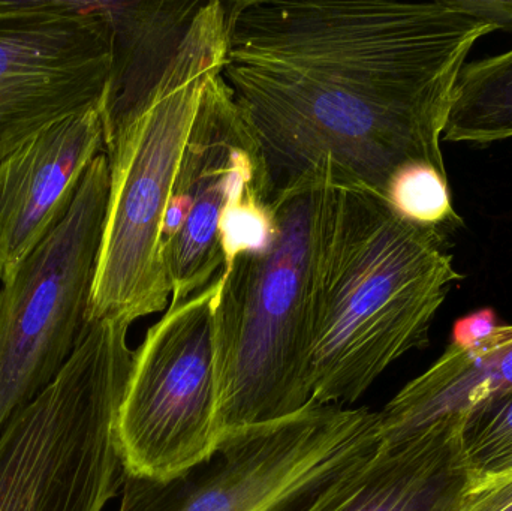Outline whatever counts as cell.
<instances>
[{"label": "cell", "instance_id": "obj_12", "mask_svg": "<svg viewBox=\"0 0 512 511\" xmlns=\"http://www.w3.org/2000/svg\"><path fill=\"white\" fill-rule=\"evenodd\" d=\"M463 416L448 417L372 455L325 486L303 511H457L472 477Z\"/></svg>", "mask_w": 512, "mask_h": 511}, {"label": "cell", "instance_id": "obj_17", "mask_svg": "<svg viewBox=\"0 0 512 511\" xmlns=\"http://www.w3.org/2000/svg\"><path fill=\"white\" fill-rule=\"evenodd\" d=\"M462 449L472 482L511 458L512 390L481 402L463 416Z\"/></svg>", "mask_w": 512, "mask_h": 511}, {"label": "cell", "instance_id": "obj_13", "mask_svg": "<svg viewBox=\"0 0 512 511\" xmlns=\"http://www.w3.org/2000/svg\"><path fill=\"white\" fill-rule=\"evenodd\" d=\"M510 390L512 324L496 326L469 344L451 342L424 374L406 384L379 411V443H402Z\"/></svg>", "mask_w": 512, "mask_h": 511}, {"label": "cell", "instance_id": "obj_2", "mask_svg": "<svg viewBox=\"0 0 512 511\" xmlns=\"http://www.w3.org/2000/svg\"><path fill=\"white\" fill-rule=\"evenodd\" d=\"M460 279L447 234L372 192L331 188L313 264L310 402L354 404L388 366L426 347Z\"/></svg>", "mask_w": 512, "mask_h": 511}, {"label": "cell", "instance_id": "obj_15", "mask_svg": "<svg viewBox=\"0 0 512 511\" xmlns=\"http://www.w3.org/2000/svg\"><path fill=\"white\" fill-rule=\"evenodd\" d=\"M507 138H512V50L463 66L444 131V140L456 143Z\"/></svg>", "mask_w": 512, "mask_h": 511}, {"label": "cell", "instance_id": "obj_19", "mask_svg": "<svg viewBox=\"0 0 512 511\" xmlns=\"http://www.w3.org/2000/svg\"><path fill=\"white\" fill-rule=\"evenodd\" d=\"M463 11L492 24L495 30L512 32V0H454Z\"/></svg>", "mask_w": 512, "mask_h": 511}, {"label": "cell", "instance_id": "obj_5", "mask_svg": "<svg viewBox=\"0 0 512 511\" xmlns=\"http://www.w3.org/2000/svg\"><path fill=\"white\" fill-rule=\"evenodd\" d=\"M129 327L86 323L56 380L0 432V511H104L117 497Z\"/></svg>", "mask_w": 512, "mask_h": 511}, {"label": "cell", "instance_id": "obj_8", "mask_svg": "<svg viewBox=\"0 0 512 511\" xmlns=\"http://www.w3.org/2000/svg\"><path fill=\"white\" fill-rule=\"evenodd\" d=\"M216 293L218 281L168 306L134 351L117 416L126 476L168 482L207 464L218 452Z\"/></svg>", "mask_w": 512, "mask_h": 511}, {"label": "cell", "instance_id": "obj_21", "mask_svg": "<svg viewBox=\"0 0 512 511\" xmlns=\"http://www.w3.org/2000/svg\"><path fill=\"white\" fill-rule=\"evenodd\" d=\"M512 473V456L511 458H508L507 461L502 462L501 465H499L498 468H496L495 471H493L492 474H489V476H496V474H507ZM486 476V477H489ZM477 482V480H475Z\"/></svg>", "mask_w": 512, "mask_h": 511}, {"label": "cell", "instance_id": "obj_6", "mask_svg": "<svg viewBox=\"0 0 512 511\" xmlns=\"http://www.w3.org/2000/svg\"><path fill=\"white\" fill-rule=\"evenodd\" d=\"M379 446L378 413L310 402L225 434L207 464L168 482L126 476L117 511H303Z\"/></svg>", "mask_w": 512, "mask_h": 511}, {"label": "cell", "instance_id": "obj_18", "mask_svg": "<svg viewBox=\"0 0 512 511\" xmlns=\"http://www.w3.org/2000/svg\"><path fill=\"white\" fill-rule=\"evenodd\" d=\"M457 511H512V473L472 482Z\"/></svg>", "mask_w": 512, "mask_h": 511}, {"label": "cell", "instance_id": "obj_9", "mask_svg": "<svg viewBox=\"0 0 512 511\" xmlns=\"http://www.w3.org/2000/svg\"><path fill=\"white\" fill-rule=\"evenodd\" d=\"M110 69L102 2H0V161L99 105Z\"/></svg>", "mask_w": 512, "mask_h": 511}, {"label": "cell", "instance_id": "obj_1", "mask_svg": "<svg viewBox=\"0 0 512 511\" xmlns=\"http://www.w3.org/2000/svg\"><path fill=\"white\" fill-rule=\"evenodd\" d=\"M225 8L221 74L261 146L271 200L331 186L387 201L406 167L447 174L441 140L457 78L492 24L454 0Z\"/></svg>", "mask_w": 512, "mask_h": 511}, {"label": "cell", "instance_id": "obj_4", "mask_svg": "<svg viewBox=\"0 0 512 511\" xmlns=\"http://www.w3.org/2000/svg\"><path fill=\"white\" fill-rule=\"evenodd\" d=\"M330 192L315 186L277 197L270 245L240 255L216 279L221 438L310 404L313 264Z\"/></svg>", "mask_w": 512, "mask_h": 511}, {"label": "cell", "instance_id": "obj_10", "mask_svg": "<svg viewBox=\"0 0 512 511\" xmlns=\"http://www.w3.org/2000/svg\"><path fill=\"white\" fill-rule=\"evenodd\" d=\"M221 72L204 89L165 212L170 305L203 293L224 270L225 213L239 204L273 203L261 146Z\"/></svg>", "mask_w": 512, "mask_h": 511}, {"label": "cell", "instance_id": "obj_3", "mask_svg": "<svg viewBox=\"0 0 512 511\" xmlns=\"http://www.w3.org/2000/svg\"><path fill=\"white\" fill-rule=\"evenodd\" d=\"M225 2H204L150 95L104 138L107 212L86 323L134 321L170 306L162 227L204 89L222 71Z\"/></svg>", "mask_w": 512, "mask_h": 511}, {"label": "cell", "instance_id": "obj_14", "mask_svg": "<svg viewBox=\"0 0 512 511\" xmlns=\"http://www.w3.org/2000/svg\"><path fill=\"white\" fill-rule=\"evenodd\" d=\"M203 3L102 2L111 26L110 77L99 102L104 138L155 89Z\"/></svg>", "mask_w": 512, "mask_h": 511}, {"label": "cell", "instance_id": "obj_16", "mask_svg": "<svg viewBox=\"0 0 512 511\" xmlns=\"http://www.w3.org/2000/svg\"><path fill=\"white\" fill-rule=\"evenodd\" d=\"M387 201L399 215L421 227L453 233L462 219L451 203L447 174L430 165L400 171L388 189Z\"/></svg>", "mask_w": 512, "mask_h": 511}, {"label": "cell", "instance_id": "obj_20", "mask_svg": "<svg viewBox=\"0 0 512 511\" xmlns=\"http://www.w3.org/2000/svg\"><path fill=\"white\" fill-rule=\"evenodd\" d=\"M496 326L498 324H496L495 312L492 309H483V311L463 318L456 324L453 342L469 344V342L478 341V339L489 335Z\"/></svg>", "mask_w": 512, "mask_h": 511}, {"label": "cell", "instance_id": "obj_7", "mask_svg": "<svg viewBox=\"0 0 512 511\" xmlns=\"http://www.w3.org/2000/svg\"><path fill=\"white\" fill-rule=\"evenodd\" d=\"M108 189L102 152L66 215L2 281L0 432L56 380L74 353L86 326Z\"/></svg>", "mask_w": 512, "mask_h": 511}, {"label": "cell", "instance_id": "obj_11", "mask_svg": "<svg viewBox=\"0 0 512 511\" xmlns=\"http://www.w3.org/2000/svg\"><path fill=\"white\" fill-rule=\"evenodd\" d=\"M102 149L104 126L96 105L51 126L0 161V281L66 215Z\"/></svg>", "mask_w": 512, "mask_h": 511}]
</instances>
